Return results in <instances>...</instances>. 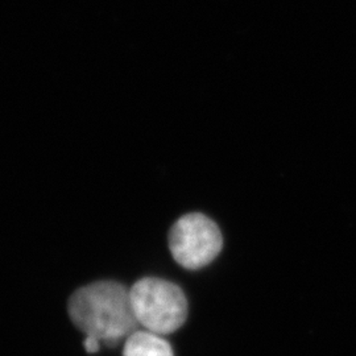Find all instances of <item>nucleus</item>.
<instances>
[{
	"instance_id": "nucleus-5",
	"label": "nucleus",
	"mask_w": 356,
	"mask_h": 356,
	"mask_svg": "<svg viewBox=\"0 0 356 356\" xmlns=\"http://www.w3.org/2000/svg\"><path fill=\"white\" fill-rule=\"evenodd\" d=\"M99 341L97 339V338H94V337H86V339H85V348H86V351L89 353V354H94V353H97L98 350H99Z\"/></svg>"
},
{
	"instance_id": "nucleus-4",
	"label": "nucleus",
	"mask_w": 356,
	"mask_h": 356,
	"mask_svg": "<svg viewBox=\"0 0 356 356\" xmlns=\"http://www.w3.org/2000/svg\"><path fill=\"white\" fill-rule=\"evenodd\" d=\"M123 356H175L172 346L151 331H134L126 341Z\"/></svg>"
},
{
	"instance_id": "nucleus-1",
	"label": "nucleus",
	"mask_w": 356,
	"mask_h": 356,
	"mask_svg": "<svg viewBox=\"0 0 356 356\" xmlns=\"http://www.w3.org/2000/svg\"><path fill=\"white\" fill-rule=\"evenodd\" d=\"M67 310L73 323L86 337L108 346L119 343L138 330L129 291L115 281H98L72 294Z\"/></svg>"
},
{
	"instance_id": "nucleus-2",
	"label": "nucleus",
	"mask_w": 356,
	"mask_h": 356,
	"mask_svg": "<svg viewBox=\"0 0 356 356\" xmlns=\"http://www.w3.org/2000/svg\"><path fill=\"white\" fill-rule=\"evenodd\" d=\"M129 298L138 323L154 334H172L188 318L186 296L170 281L144 277L129 289Z\"/></svg>"
},
{
	"instance_id": "nucleus-3",
	"label": "nucleus",
	"mask_w": 356,
	"mask_h": 356,
	"mask_svg": "<svg viewBox=\"0 0 356 356\" xmlns=\"http://www.w3.org/2000/svg\"><path fill=\"white\" fill-rule=\"evenodd\" d=\"M223 247L216 222L201 213L181 216L169 231V250L181 267L200 269L209 266Z\"/></svg>"
}]
</instances>
